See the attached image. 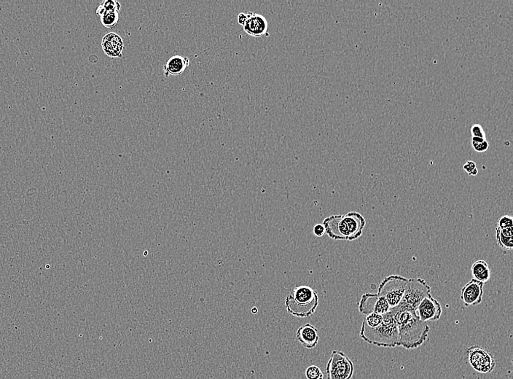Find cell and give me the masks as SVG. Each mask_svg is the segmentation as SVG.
I'll return each instance as SVG.
<instances>
[{
    "label": "cell",
    "instance_id": "obj_1",
    "mask_svg": "<svg viewBox=\"0 0 513 379\" xmlns=\"http://www.w3.org/2000/svg\"><path fill=\"white\" fill-rule=\"evenodd\" d=\"M397 323L399 345L406 349L418 348L427 340L429 327L418 317L416 312L391 309Z\"/></svg>",
    "mask_w": 513,
    "mask_h": 379
},
{
    "label": "cell",
    "instance_id": "obj_2",
    "mask_svg": "<svg viewBox=\"0 0 513 379\" xmlns=\"http://www.w3.org/2000/svg\"><path fill=\"white\" fill-rule=\"evenodd\" d=\"M366 222L362 214L351 211L345 215H332L325 219L326 234L334 240L353 241L362 236Z\"/></svg>",
    "mask_w": 513,
    "mask_h": 379
},
{
    "label": "cell",
    "instance_id": "obj_3",
    "mask_svg": "<svg viewBox=\"0 0 513 379\" xmlns=\"http://www.w3.org/2000/svg\"><path fill=\"white\" fill-rule=\"evenodd\" d=\"M383 322L376 328L362 324L360 337L371 345L394 348L399 345V333L393 313L389 310L383 314Z\"/></svg>",
    "mask_w": 513,
    "mask_h": 379
},
{
    "label": "cell",
    "instance_id": "obj_4",
    "mask_svg": "<svg viewBox=\"0 0 513 379\" xmlns=\"http://www.w3.org/2000/svg\"><path fill=\"white\" fill-rule=\"evenodd\" d=\"M319 305V297L316 290L307 286L294 289L292 295L285 300L287 312L297 317H310Z\"/></svg>",
    "mask_w": 513,
    "mask_h": 379
},
{
    "label": "cell",
    "instance_id": "obj_5",
    "mask_svg": "<svg viewBox=\"0 0 513 379\" xmlns=\"http://www.w3.org/2000/svg\"><path fill=\"white\" fill-rule=\"evenodd\" d=\"M431 294V287L422 278H410L401 302L394 310L416 312L420 303Z\"/></svg>",
    "mask_w": 513,
    "mask_h": 379
},
{
    "label": "cell",
    "instance_id": "obj_6",
    "mask_svg": "<svg viewBox=\"0 0 513 379\" xmlns=\"http://www.w3.org/2000/svg\"><path fill=\"white\" fill-rule=\"evenodd\" d=\"M409 279L399 275H391L386 277L380 282L377 294L383 297L391 309L397 307L401 302L406 293Z\"/></svg>",
    "mask_w": 513,
    "mask_h": 379
},
{
    "label": "cell",
    "instance_id": "obj_7",
    "mask_svg": "<svg viewBox=\"0 0 513 379\" xmlns=\"http://www.w3.org/2000/svg\"><path fill=\"white\" fill-rule=\"evenodd\" d=\"M354 371V363L348 356L342 351H332L326 367L327 379H351Z\"/></svg>",
    "mask_w": 513,
    "mask_h": 379
},
{
    "label": "cell",
    "instance_id": "obj_8",
    "mask_svg": "<svg viewBox=\"0 0 513 379\" xmlns=\"http://www.w3.org/2000/svg\"><path fill=\"white\" fill-rule=\"evenodd\" d=\"M472 368L480 374H489L496 366L494 356L479 345L469 347L466 350Z\"/></svg>",
    "mask_w": 513,
    "mask_h": 379
},
{
    "label": "cell",
    "instance_id": "obj_9",
    "mask_svg": "<svg viewBox=\"0 0 513 379\" xmlns=\"http://www.w3.org/2000/svg\"><path fill=\"white\" fill-rule=\"evenodd\" d=\"M390 310V306L386 300L377 293L364 294L359 303V312L365 315L372 313L383 315Z\"/></svg>",
    "mask_w": 513,
    "mask_h": 379
},
{
    "label": "cell",
    "instance_id": "obj_10",
    "mask_svg": "<svg viewBox=\"0 0 513 379\" xmlns=\"http://www.w3.org/2000/svg\"><path fill=\"white\" fill-rule=\"evenodd\" d=\"M417 311L419 319L423 322H427L440 319L443 310L440 303L429 294L420 303Z\"/></svg>",
    "mask_w": 513,
    "mask_h": 379
},
{
    "label": "cell",
    "instance_id": "obj_11",
    "mask_svg": "<svg viewBox=\"0 0 513 379\" xmlns=\"http://www.w3.org/2000/svg\"><path fill=\"white\" fill-rule=\"evenodd\" d=\"M483 283L473 278L462 287L461 299L466 307L479 305L483 296Z\"/></svg>",
    "mask_w": 513,
    "mask_h": 379
},
{
    "label": "cell",
    "instance_id": "obj_12",
    "mask_svg": "<svg viewBox=\"0 0 513 379\" xmlns=\"http://www.w3.org/2000/svg\"><path fill=\"white\" fill-rule=\"evenodd\" d=\"M242 27L246 34L252 36H263L266 34L269 29L266 18L262 15L252 12L246 13V21Z\"/></svg>",
    "mask_w": 513,
    "mask_h": 379
},
{
    "label": "cell",
    "instance_id": "obj_13",
    "mask_svg": "<svg viewBox=\"0 0 513 379\" xmlns=\"http://www.w3.org/2000/svg\"><path fill=\"white\" fill-rule=\"evenodd\" d=\"M102 47L106 56L112 59L123 57L124 42L123 38L115 33H109L103 36Z\"/></svg>",
    "mask_w": 513,
    "mask_h": 379
},
{
    "label": "cell",
    "instance_id": "obj_14",
    "mask_svg": "<svg viewBox=\"0 0 513 379\" xmlns=\"http://www.w3.org/2000/svg\"><path fill=\"white\" fill-rule=\"evenodd\" d=\"M296 336L298 342L308 349L314 348L319 342L317 329L309 323L300 327L297 331Z\"/></svg>",
    "mask_w": 513,
    "mask_h": 379
},
{
    "label": "cell",
    "instance_id": "obj_15",
    "mask_svg": "<svg viewBox=\"0 0 513 379\" xmlns=\"http://www.w3.org/2000/svg\"><path fill=\"white\" fill-rule=\"evenodd\" d=\"M189 64H190V59L188 57H184V56H178V55L172 56L164 67V74L167 77L170 75H179L187 69Z\"/></svg>",
    "mask_w": 513,
    "mask_h": 379
},
{
    "label": "cell",
    "instance_id": "obj_16",
    "mask_svg": "<svg viewBox=\"0 0 513 379\" xmlns=\"http://www.w3.org/2000/svg\"><path fill=\"white\" fill-rule=\"evenodd\" d=\"M120 9L121 4L119 1L115 0H104L100 4L96 13L97 16L100 17L105 12L116 11L119 13Z\"/></svg>",
    "mask_w": 513,
    "mask_h": 379
},
{
    "label": "cell",
    "instance_id": "obj_17",
    "mask_svg": "<svg viewBox=\"0 0 513 379\" xmlns=\"http://www.w3.org/2000/svg\"><path fill=\"white\" fill-rule=\"evenodd\" d=\"M102 24L107 29H112L118 24L119 13L116 11L105 12L100 16Z\"/></svg>",
    "mask_w": 513,
    "mask_h": 379
},
{
    "label": "cell",
    "instance_id": "obj_18",
    "mask_svg": "<svg viewBox=\"0 0 513 379\" xmlns=\"http://www.w3.org/2000/svg\"><path fill=\"white\" fill-rule=\"evenodd\" d=\"M496 238L498 244L502 249L506 251L512 250L513 249V237H506L501 234L499 228H496Z\"/></svg>",
    "mask_w": 513,
    "mask_h": 379
},
{
    "label": "cell",
    "instance_id": "obj_19",
    "mask_svg": "<svg viewBox=\"0 0 513 379\" xmlns=\"http://www.w3.org/2000/svg\"><path fill=\"white\" fill-rule=\"evenodd\" d=\"M383 319V315L375 313H370V314L366 315L362 323L370 328H376L381 324Z\"/></svg>",
    "mask_w": 513,
    "mask_h": 379
},
{
    "label": "cell",
    "instance_id": "obj_20",
    "mask_svg": "<svg viewBox=\"0 0 513 379\" xmlns=\"http://www.w3.org/2000/svg\"><path fill=\"white\" fill-rule=\"evenodd\" d=\"M306 377L307 379H323L324 375L319 367L310 365L306 370Z\"/></svg>",
    "mask_w": 513,
    "mask_h": 379
},
{
    "label": "cell",
    "instance_id": "obj_21",
    "mask_svg": "<svg viewBox=\"0 0 513 379\" xmlns=\"http://www.w3.org/2000/svg\"><path fill=\"white\" fill-rule=\"evenodd\" d=\"M488 269V266L486 262L484 261V260H479V261H476L472 266V275L475 277Z\"/></svg>",
    "mask_w": 513,
    "mask_h": 379
},
{
    "label": "cell",
    "instance_id": "obj_22",
    "mask_svg": "<svg viewBox=\"0 0 513 379\" xmlns=\"http://www.w3.org/2000/svg\"><path fill=\"white\" fill-rule=\"evenodd\" d=\"M513 220L511 216L505 215L499 219L498 226L500 228H513Z\"/></svg>",
    "mask_w": 513,
    "mask_h": 379
},
{
    "label": "cell",
    "instance_id": "obj_23",
    "mask_svg": "<svg viewBox=\"0 0 513 379\" xmlns=\"http://www.w3.org/2000/svg\"><path fill=\"white\" fill-rule=\"evenodd\" d=\"M471 134L473 137L485 139V134L483 128L479 124H474L471 128Z\"/></svg>",
    "mask_w": 513,
    "mask_h": 379
},
{
    "label": "cell",
    "instance_id": "obj_24",
    "mask_svg": "<svg viewBox=\"0 0 513 379\" xmlns=\"http://www.w3.org/2000/svg\"><path fill=\"white\" fill-rule=\"evenodd\" d=\"M472 147H473V149H474L476 152H478V153H484V152L486 151V150H488V147H489V143H488L486 140H484L482 142L479 143L472 141Z\"/></svg>",
    "mask_w": 513,
    "mask_h": 379
},
{
    "label": "cell",
    "instance_id": "obj_25",
    "mask_svg": "<svg viewBox=\"0 0 513 379\" xmlns=\"http://www.w3.org/2000/svg\"><path fill=\"white\" fill-rule=\"evenodd\" d=\"M491 276V272L489 268L486 270L482 272V273L479 274L477 276L474 277L475 279L478 280V281H480L482 283H485L490 279Z\"/></svg>",
    "mask_w": 513,
    "mask_h": 379
},
{
    "label": "cell",
    "instance_id": "obj_26",
    "mask_svg": "<svg viewBox=\"0 0 513 379\" xmlns=\"http://www.w3.org/2000/svg\"><path fill=\"white\" fill-rule=\"evenodd\" d=\"M476 169H477L476 168V164L474 162V161H467V162L466 163V164H464V171H465L466 172L468 173L469 175H470V173L473 172L474 171V170H476Z\"/></svg>",
    "mask_w": 513,
    "mask_h": 379
},
{
    "label": "cell",
    "instance_id": "obj_27",
    "mask_svg": "<svg viewBox=\"0 0 513 379\" xmlns=\"http://www.w3.org/2000/svg\"><path fill=\"white\" fill-rule=\"evenodd\" d=\"M325 229L323 225L317 224L313 228V234L318 237H322L325 234Z\"/></svg>",
    "mask_w": 513,
    "mask_h": 379
},
{
    "label": "cell",
    "instance_id": "obj_28",
    "mask_svg": "<svg viewBox=\"0 0 513 379\" xmlns=\"http://www.w3.org/2000/svg\"><path fill=\"white\" fill-rule=\"evenodd\" d=\"M499 228V227H498ZM499 231H500L501 234L502 235L505 236L506 237H513V228H499Z\"/></svg>",
    "mask_w": 513,
    "mask_h": 379
},
{
    "label": "cell",
    "instance_id": "obj_29",
    "mask_svg": "<svg viewBox=\"0 0 513 379\" xmlns=\"http://www.w3.org/2000/svg\"><path fill=\"white\" fill-rule=\"evenodd\" d=\"M246 19V13H240L237 17V21L240 26H243Z\"/></svg>",
    "mask_w": 513,
    "mask_h": 379
},
{
    "label": "cell",
    "instance_id": "obj_30",
    "mask_svg": "<svg viewBox=\"0 0 513 379\" xmlns=\"http://www.w3.org/2000/svg\"><path fill=\"white\" fill-rule=\"evenodd\" d=\"M485 139H484V138H476V137H473V138H472V141H474V142H482V141H483Z\"/></svg>",
    "mask_w": 513,
    "mask_h": 379
},
{
    "label": "cell",
    "instance_id": "obj_31",
    "mask_svg": "<svg viewBox=\"0 0 513 379\" xmlns=\"http://www.w3.org/2000/svg\"><path fill=\"white\" fill-rule=\"evenodd\" d=\"M478 173H479V171H478L477 169H476V170H475L473 172L470 173V176H476V175H477Z\"/></svg>",
    "mask_w": 513,
    "mask_h": 379
},
{
    "label": "cell",
    "instance_id": "obj_32",
    "mask_svg": "<svg viewBox=\"0 0 513 379\" xmlns=\"http://www.w3.org/2000/svg\"><path fill=\"white\" fill-rule=\"evenodd\" d=\"M252 313H257V308H252Z\"/></svg>",
    "mask_w": 513,
    "mask_h": 379
}]
</instances>
